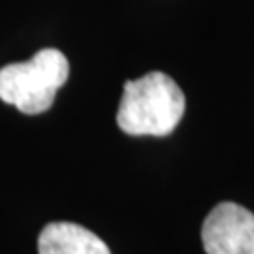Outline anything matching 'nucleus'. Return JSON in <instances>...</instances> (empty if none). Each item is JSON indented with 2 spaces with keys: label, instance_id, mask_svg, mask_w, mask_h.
Masks as SVG:
<instances>
[{
  "label": "nucleus",
  "instance_id": "1",
  "mask_svg": "<svg viewBox=\"0 0 254 254\" xmlns=\"http://www.w3.org/2000/svg\"><path fill=\"white\" fill-rule=\"evenodd\" d=\"M185 94L168 73L149 72L125 83L117 125L128 136H168L185 115Z\"/></svg>",
  "mask_w": 254,
  "mask_h": 254
},
{
  "label": "nucleus",
  "instance_id": "2",
  "mask_svg": "<svg viewBox=\"0 0 254 254\" xmlns=\"http://www.w3.org/2000/svg\"><path fill=\"white\" fill-rule=\"evenodd\" d=\"M68 75V59L59 49H42L30 61L0 68V100L27 115L44 113Z\"/></svg>",
  "mask_w": 254,
  "mask_h": 254
},
{
  "label": "nucleus",
  "instance_id": "3",
  "mask_svg": "<svg viewBox=\"0 0 254 254\" xmlns=\"http://www.w3.org/2000/svg\"><path fill=\"white\" fill-rule=\"evenodd\" d=\"M201 241L207 254H254V215L239 203L222 201L203 220Z\"/></svg>",
  "mask_w": 254,
  "mask_h": 254
},
{
  "label": "nucleus",
  "instance_id": "4",
  "mask_svg": "<svg viewBox=\"0 0 254 254\" xmlns=\"http://www.w3.org/2000/svg\"><path fill=\"white\" fill-rule=\"evenodd\" d=\"M40 254H111L91 230L75 222H51L38 237Z\"/></svg>",
  "mask_w": 254,
  "mask_h": 254
}]
</instances>
